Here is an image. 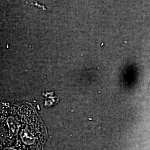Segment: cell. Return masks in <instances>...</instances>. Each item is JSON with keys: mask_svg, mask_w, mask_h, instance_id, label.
Returning a JSON list of instances; mask_svg holds the SVG:
<instances>
[{"mask_svg": "<svg viewBox=\"0 0 150 150\" xmlns=\"http://www.w3.org/2000/svg\"><path fill=\"white\" fill-rule=\"evenodd\" d=\"M1 149L42 150L47 134L41 119L28 103L2 110Z\"/></svg>", "mask_w": 150, "mask_h": 150, "instance_id": "cell-1", "label": "cell"}, {"mask_svg": "<svg viewBox=\"0 0 150 150\" xmlns=\"http://www.w3.org/2000/svg\"><path fill=\"white\" fill-rule=\"evenodd\" d=\"M1 150H18L13 148H1Z\"/></svg>", "mask_w": 150, "mask_h": 150, "instance_id": "cell-2", "label": "cell"}]
</instances>
